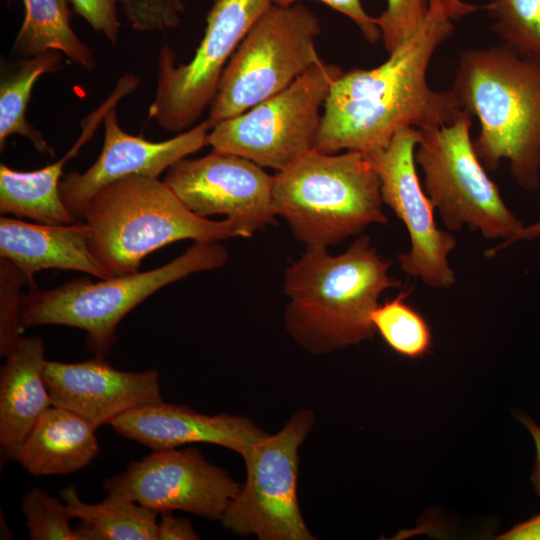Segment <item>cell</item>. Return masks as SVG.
<instances>
[{"mask_svg":"<svg viewBox=\"0 0 540 540\" xmlns=\"http://www.w3.org/2000/svg\"><path fill=\"white\" fill-rule=\"evenodd\" d=\"M96 429L76 413L52 405L28 434L15 460L34 476L75 473L99 452Z\"/></svg>","mask_w":540,"mask_h":540,"instance_id":"obj_20","label":"cell"},{"mask_svg":"<svg viewBox=\"0 0 540 540\" xmlns=\"http://www.w3.org/2000/svg\"><path fill=\"white\" fill-rule=\"evenodd\" d=\"M62 53H45L23 58L1 74L0 81V148H5L11 135L28 138L36 151L55 156V150L46 142L42 133L26 119L31 91L42 75L62 69Z\"/></svg>","mask_w":540,"mask_h":540,"instance_id":"obj_23","label":"cell"},{"mask_svg":"<svg viewBox=\"0 0 540 540\" xmlns=\"http://www.w3.org/2000/svg\"><path fill=\"white\" fill-rule=\"evenodd\" d=\"M199 539L190 521L176 517L171 512H163L157 526V540Z\"/></svg>","mask_w":540,"mask_h":540,"instance_id":"obj_33","label":"cell"},{"mask_svg":"<svg viewBox=\"0 0 540 540\" xmlns=\"http://www.w3.org/2000/svg\"><path fill=\"white\" fill-rule=\"evenodd\" d=\"M45 343L22 337L6 356L0 374V445L4 460L18 450L43 413L53 405L44 378Z\"/></svg>","mask_w":540,"mask_h":540,"instance_id":"obj_19","label":"cell"},{"mask_svg":"<svg viewBox=\"0 0 540 540\" xmlns=\"http://www.w3.org/2000/svg\"><path fill=\"white\" fill-rule=\"evenodd\" d=\"M163 181L197 215H225L238 237L250 238L276 221L274 175L239 155L213 149L200 158L185 157L168 168Z\"/></svg>","mask_w":540,"mask_h":540,"instance_id":"obj_13","label":"cell"},{"mask_svg":"<svg viewBox=\"0 0 540 540\" xmlns=\"http://www.w3.org/2000/svg\"><path fill=\"white\" fill-rule=\"evenodd\" d=\"M44 378L53 405L96 427L135 408L163 401L157 370L121 371L100 355L78 363L47 361Z\"/></svg>","mask_w":540,"mask_h":540,"instance_id":"obj_16","label":"cell"},{"mask_svg":"<svg viewBox=\"0 0 540 540\" xmlns=\"http://www.w3.org/2000/svg\"><path fill=\"white\" fill-rule=\"evenodd\" d=\"M21 511L32 540H78L71 520L74 519L61 497L51 496L40 487L25 494Z\"/></svg>","mask_w":540,"mask_h":540,"instance_id":"obj_27","label":"cell"},{"mask_svg":"<svg viewBox=\"0 0 540 540\" xmlns=\"http://www.w3.org/2000/svg\"><path fill=\"white\" fill-rule=\"evenodd\" d=\"M519 421L530 433L534 447H535V459L534 467L531 475V480L534 485V489L540 497V427L534 422V420L525 414L518 416Z\"/></svg>","mask_w":540,"mask_h":540,"instance_id":"obj_34","label":"cell"},{"mask_svg":"<svg viewBox=\"0 0 540 540\" xmlns=\"http://www.w3.org/2000/svg\"><path fill=\"white\" fill-rule=\"evenodd\" d=\"M273 204L306 247L328 248L388 221L379 176L361 151H309L274 175Z\"/></svg>","mask_w":540,"mask_h":540,"instance_id":"obj_5","label":"cell"},{"mask_svg":"<svg viewBox=\"0 0 540 540\" xmlns=\"http://www.w3.org/2000/svg\"><path fill=\"white\" fill-rule=\"evenodd\" d=\"M81 133L69 151L56 162L34 171H17L0 165V212L28 217L37 223L70 224L75 218L60 195L63 168L94 136L97 126L92 121L80 124Z\"/></svg>","mask_w":540,"mask_h":540,"instance_id":"obj_21","label":"cell"},{"mask_svg":"<svg viewBox=\"0 0 540 540\" xmlns=\"http://www.w3.org/2000/svg\"><path fill=\"white\" fill-rule=\"evenodd\" d=\"M104 141L97 160L84 172L72 171L60 182L61 198L76 219H83L92 197L103 187L132 175L158 178L177 161L208 145L212 128L208 118L171 139L153 142L121 129L117 106L103 121Z\"/></svg>","mask_w":540,"mask_h":540,"instance_id":"obj_15","label":"cell"},{"mask_svg":"<svg viewBox=\"0 0 540 540\" xmlns=\"http://www.w3.org/2000/svg\"><path fill=\"white\" fill-rule=\"evenodd\" d=\"M409 294L410 291L405 290L379 304L371 321L375 331L394 352L417 359L430 351L432 332L426 319L405 301Z\"/></svg>","mask_w":540,"mask_h":540,"instance_id":"obj_25","label":"cell"},{"mask_svg":"<svg viewBox=\"0 0 540 540\" xmlns=\"http://www.w3.org/2000/svg\"><path fill=\"white\" fill-rule=\"evenodd\" d=\"M69 0H23L25 16L12 47L22 58L58 51L81 68H95L93 51L70 25Z\"/></svg>","mask_w":540,"mask_h":540,"instance_id":"obj_22","label":"cell"},{"mask_svg":"<svg viewBox=\"0 0 540 540\" xmlns=\"http://www.w3.org/2000/svg\"><path fill=\"white\" fill-rule=\"evenodd\" d=\"M452 18L429 8L420 28L371 69L342 72L324 103L315 150L373 152L401 130L445 126L463 109L454 93L432 89L427 70L437 48L452 34Z\"/></svg>","mask_w":540,"mask_h":540,"instance_id":"obj_1","label":"cell"},{"mask_svg":"<svg viewBox=\"0 0 540 540\" xmlns=\"http://www.w3.org/2000/svg\"><path fill=\"white\" fill-rule=\"evenodd\" d=\"M391 265L365 234L338 255L328 248L306 247L284 272L287 332L314 354L373 339L371 316L381 294L400 286L390 275Z\"/></svg>","mask_w":540,"mask_h":540,"instance_id":"obj_2","label":"cell"},{"mask_svg":"<svg viewBox=\"0 0 540 540\" xmlns=\"http://www.w3.org/2000/svg\"><path fill=\"white\" fill-rule=\"evenodd\" d=\"M74 518L89 522L104 540H157V512L116 495L100 503L83 502L75 487L59 491Z\"/></svg>","mask_w":540,"mask_h":540,"instance_id":"obj_24","label":"cell"},{"mask_svg":"<svg viewBox=\"0 0 540 540\" xmlns=\"http://www.w3.org/2000/svg\"><path fill=\"white\" fill-rule=\"evenodd\" d=\"M219 241L194 242L184 253L158 268L93 282L87 277L49 290L23 294L24 327L64 325L86 332L89 351L106 356L117 342L120 321L159 289L191 274L215 270L228 261Z\"/></svg>","mask_w":540,"mask_h":540,"instance_id":"obj_6","label":"cell"},{"mask_svg":"<svg viewBox=\"0 0 540 540\" xmlns=\"http://www.w3.org/2000/svg\"><path fill=\"white\" fill-rule=\"evenodd\" d=\"M272 0H214L204 36L187 64L164 44L158 56L155 98L149 116L171 132L190 129L210 107L222 72L254 23Z\"/></svg>","mask_w":540,"mask_h":540,"instance_id":"obj_11","label":"cell"},{"mask_svg":"<svg viewBox=\"0 0 540 540\" xmlns=\"http://www.w3.org/2000/svg\"><path fill=\"white\" fill-rule=\"evenodd\" d=\"M83 219L92 253L112 276L138 272L144 257L176 241L238 237L229 219L197 215L164 181L142 175L103 187L87 204Z\"/></svg>","mask_w":540,"mask_h":540,"instance_id":"obj_4","label":"cell"},{"mask_svg":"<svg viewBox=\"0 0 540 540\" xmlns=\"http://www.w3.org/2000/svg\"><path fill=\"white\" fill-rule=\"evenodd\" d=\"M418 137L417 129H403L387 147L368 154L380 179L383 203L409 233L411 247L398 256L400 269L429 287L448 289L456 283L448 256L457 241L437 226L435 208L420 184L414 158Z\"/></svg>","mask_w":540,"mask_h":540,"instance_id":"obj_12","label":"cell"},{"mask_svg":"<svg viewBox=\"0 0 540 540\" xmlns=\"http://www.w3.org/2000/svg\"><path fill=\"white\" fill-rule=\"evenodd\" d=\"M429 8H437L448 13L451 18L459 19L483 7L465 3L461 0H427Z\"/></svg>","mask_w":540,"mask_h":540,"instance_id":"obj_36","label":"cell"},{"mask_svg":"<svg viewBox=\"0 0 540 540\" xmlns=\"http://www.w3.org/2000/svg\"><path fill=\"white\" fill-rule=\"evenodd\" d=\"M471 115L463 110L451 124L418 130L415 162L424 174V191L449 230L466 226L485 239H501L487 250L495 256L525 226L506 206L470 138Z\"/></svg>","mask_w":540,"mask_h":540,"instance_id":"obj_7","label":"cell"},{"mask_svg":"<svg viewBox=\"0 0 540 540\" xmlns=\"http://www.w3.org/2000/svg\"><path fill=\"white\" fill-rule=\"evenodd\" d=\"M485 8L504 45L540 62V0H490Z\"/></svg>","mask_w":540,"mask_h":540,"instance_id":"obj_26","label":"cell"},{"mask_svg":"<svg viewBox=\"0 0 540 540\" xmlns=\"http://www.w3.org/2000/svg\"><path fill=\"white\" fill-rule=\"evenodd\" d=\"M27 285L20 269L11 261H0V354L6 357L18 345L24 331L21 289Z\"/></svg>","mask_w":540,"mask_h":540,"instance_id":"obj_28","label":"cell"},{"mask_svg":"<svg viewBox=\"0 0 540 540\" xmlns=\"http://www.w3.org/2000/svg\"><path fill=\"white\" fill-rule=\"evenodd\" d=\"M343 70L319 62L280 93L242 114L215 124L213 149L282 171L315 148L329 90Z\"/></svg>","mask_w":540,"mask_h":540,"instance_id":"obj_9","label":"cell"},{"mask_svg":"<svg viewBox=\"0 0 540 540\" xmlns=\"http://www.w3.org/2000/svg\"><path fill=\"white\" fill-rule=\"evenodd\" d=\"M540 238V219L528 226H524L522 230L511 240L509 246L515 242L523 240H535Z\"/></svg>","mask_w":540,"mask_h":540,"instance_id":"obj_37","label":"cell"},{"mask_svg":"<svg viewBox=\"0 0 540 540\" xmlns=\"http://www.w3.org/2000/svg\"><path fill=\"white\" fill-rule=\"evenodd\" d=\"M313 423L310 410H298L281 430L241 454L246 480L220 519L225 529L260 540L315 539L297 499L298 449Z\"/></svg>","mask_w":540,"mask_h":540,"instance_id":"obj_10","label":"cell"},{"mask_svg":"<svg viewBox=\"0 0 540 540\" xmlns=\"http://www.w3.org/2000/svg\"><path fill=\"white\" fill-rule=\"evenodd\" d=\"M318 18L304 5L272 3L225 66L208 120L212 127L280 93L321 62Z\"/></svg>","mask_w":540,"mask_h":540,"instance_id":"obj_8","label":"cell"},{"mask_svg":"<svg viewBox=\"0 0 540 540\" xmlns=\"http://www.w3.org/2000/svg\"><path fill=\"white\" fill-rule=\"evenodd\" d=\"M274 4L289 6L300 0H272ZM330 6L336 11L349 17L359 28L365 39L370 44H376L381 38V31L376 17H371L362 7L360 0H318Z\"/></svg>","mask_w":540,"mask_h":540,"instance_id":"obj_32","label":"cell"},{"mask_svg":"<svg viewBox=\"0 0 540 540\" xmlns=\"http://www.w3.org/2000/svg\"><path fill=\"white\" fill-rule=\"evenodd\" d=\"M452 92L462 109L476 116L474 149L485 168L509 161L516 182L527 191L540 186V62L506 45L464 51Z\"/></svg>","mask_w":540,"mask_h":540,"instance_id":"obj_3","label":"cell"},{"mask_svg":"<svg viewBox=\"0 0 540 540\" xmlns=\"http://www.w3.org/2000/svg\"><path fill=\"white\" fill-rule=\"evenodd\" d=\"M240 486L192 447L153 451L103 483L108 494L157 513L181 510L213 521L222 518Z\"/></svg>","mask_w":540,"mask_h":540,"instance_id":"obj_14","label":"cell"},{"mask_svg":"<svg viewBox=\"0 0 540 540\" xmlns=\"http://www.w3.org/2000/svg\"><path fill=\"white\" fill-rule=\"evenodd\" d=\"M76 14L102 33L112 46H116L120 23L117 16V0H69Z\"/></svg>","mask_w":540,"mask_h":540,"instance_id":"obj_31","label":"cell"},{"mask_svg":"<svg viewBox=\"0 0 540 540\" xmlns=\"http://www.w3.org/2000/svg\"><path fill=\"white\" fill-rule=\"evenodd\" d=\"M109 425L121 436L153 451L175 449L191 443H209L241 455L267 434L244 416L206 415L187 406L164 401L123 413Z\"/></svg>","mask_w":540,"mask_h":540,"instance_id":"obj_17","label":"cell"},{"mask_svg":"<svg viewBox=\"0 0 540 540\" xmlns=\"http://www.w3.org/2000/svg\"><path fill=\"white\" fill-rule=\"evenodd\" d=\"M136 30L149 31L176 27L179 13L183 10L182 0H117Z\"/></svg>","mask_w":540,"mask_h":540,"instance_id":"obj_30","label":"cell"},{"mask_svg":"<svg viewBox=\"0 0 540 540\" xmlns=\"http://www.w3.org/2000/svg\"><path fill=\"white\" fill-rule=\"evenodd\" d=\"M0 257L20 269L31 290H36L35 274L46 269L80 271L99 279L112 277L90 249L86 222L34 224L1 216Z\"/></svg>","mask_w":540,"mask_h":540,"instance_id":"obj_18","label":"cell"},{"mask_svg":"<svg viewBox=\"0 0 540 540\" xmlns=\"http://www.w3.org/2000/svg\"><path fill=\"white\" fill-rule=\"evenodd\" d=\"M429 10L427 0H387L377 24L388 53L409 39L423 24Z\"/></svg>","mask_w":540,"mask_h":540,"instance_id":"obj_29","label":"cell"},{"mask_svg":"<svg viewBox=\"0 0 540 540\" xmlns=\"http://www.w3.org/2000/svg\"><path fill=\"white\" fill-rule=\"evenodd\" d=\"M503 540H540V514L521 522L502 535Z\"/></svg>","mask_w":540,"mask_h":540,"instance_id":"obj_35","label":"cell"}]
</instances>
